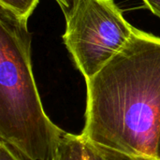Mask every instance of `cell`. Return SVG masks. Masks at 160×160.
<instances>
[{"label":"cell","instance_id":"9c48e42d","mask_svg":"<svg viewBox=\"0 0 160 160\" xmlns=\"http://www.w3.org/2000/svg\"><path fill=\"white\" fill-rule=\"evenodd\" d=\"M157 157L160 160V132L159 137H158V148H157Z\"/></svg>","mask_w":160,"mask_h":160},{"label":"cell","instance_id":"ba28073f","mask_svg":"<svg viewBox=\"0 0 160 160\" xmlns=\"http://www.w3.org/2000/svg\"><path fill=\"white\" fill-rule=\"evenodd\" d=\"M145 8L160 19V0H142Z\"/></svg>","mask_w":160,"mask_h":160},{"label":"cell","instance_id":"3957f363","mask_svg":"<svg viewBox=\"0 0 160 160\" xmlns=\"http://www.w3.org/2000/svg\"><path fill=\"white\" fill-rule=\"evenodd\" d=\"M135 31L114 0H82L66 22L63 41L87 81L125 47Z\"/></svg>","mask_w":160,"mask_h":160},{"label":"cell","instance_id":"7a4b0ae2","mask_svg":"<svg viewBox=\"0 0 160 160\" xmlns=\"http://www.w3.org/2000/svg\"><path fill=\"white\" fill-rule=\"evenodd\" d=\"M27 22L0 7V138L26 160H48L66 132L41 103Z\"/></svg>","mask_w":160,"mask_h":160},{"label":"cell","instance_id":"277c9868","mask_svg":"<svg viewBox=\"0 0 160 160\" xmlns=\"http://www.w3.org/2000/svg\"><path fill=\"white\" fill-rule=\"evenodd\" d=\"M48 160H159L128 154L79 135L66 132L54 154Z\"/></svg>","mask_w":160,"mask_h":160},{"label":"cell","instance_id":"52a82bcc","mask_svg":"<svg viewBox=\"0 0 160 160\" xmlns=\"http://www.w3.org/2000/svg\"><path fill=\"white\" fill-rule=\"evenodd\" d=\"M0 160H25L11 146L4 142H0Z\"/></svg>","mask_w":160,"mask_h":160},{"label":"cell","instance_id":"6da1fadb","mask_svg":"<svg viewBox=\"0 0 160 160\" xmlns=\"http://www.w3.org/2000/svg\"><path fill=\"white\" fill-rule=\"evenodd\" d=\"M85 82L82 134L128 154L158 158L160 37L136 28L125 47Z\"/></svg>","mask_w":160,"mask_h":160},{"label":"cell","instance_id":"5b68a950","mask_svg":"<svg viewBox=\"0 0 160 160\" xmlns=\"http://www.w3.org/2000/svg\"><path fill=\"white\" fill-rule=\"evenodd\" d=\"M38 3L39 0H0V7L11 11L22 20L28 22Z\"/></svg>","mask_w":160,"mask_h":160},{"label":"cell","instance_id":"8992f818","mask_svg":"<svg viewBox=\"0 0 160 160\" xmlns=\"http://www.w3.org/2000/svg\"><path fill=\"white\" fill-rule=\"evenodd\" d=\"M58 6L60 7L66 22L69 21L71 17L74 15L78 7L80 6L82 0H55Z\"/></svg>","mask_w":160,"mask_h":160}]
</instances>
